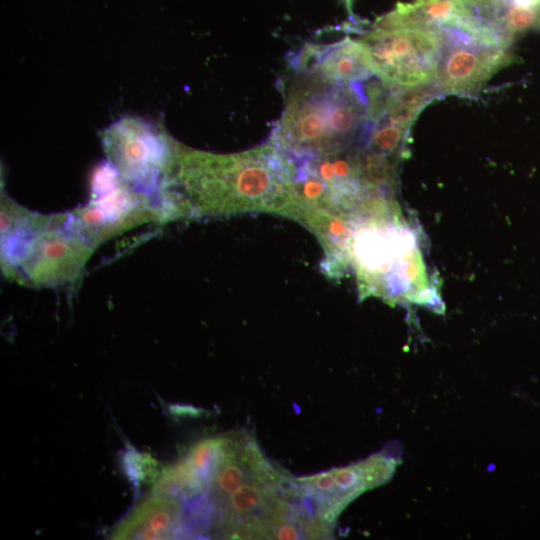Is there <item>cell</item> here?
Segmentation results:
<instances>
[{
	"mask_svg": "<svg viewBox=\"0 0 540 540\" xmlns=\"http://www.w3.org/2000/svg\"><path fill=\"white\" fill-rule=\"evenodd\" d=\"M441 46L436 82L443 94L471 97L511 61L509 49L456 26L436 30Z\"/></svg>",
	"mask_w": 540,
	"mask_h": 540,
	"instance_id": "obj_4",
	"label": "cell"
},
{
	"mask_svg": "<svg viewBox=\"0 0 540 540\" xmlns=\"http://www.w3.org/2000/svg\"><path fill=\"white\" fill-rule=\"evenodd\" d=\"M176 164L183 189L174 208L177 215H285L297 174L294 157L271 142L229 155L186 151Z\"/></svg>",
	"mask_w": 540,
	"mask_h": 540,
	"instance_id": "obj_1",
	"label": "cell"
},
{
	"mask_svg": "<svg viewBox=\"0 0 540 540\" xmlns=\"http://www.w3.org/2000/svg\"><path fill=\"white\" fill-rule=\"evenodd\" d=\"M443 96L444 94L436 81L411 87L390 85L384 114L381 118L409 130L422 109L433 100Z\"/></svg>",
	"mask_w": 540,
	"mask_h": 540,
	"instance_id": "obj_9",
	"label": "cell"
},
{
	"mask_svg": "<svg viewBox=\"0 0 540 540\" xmlns=\"http://www.w3.org/2000/svg\"><path fill=\"white\" fill-rule=\"evenodd\" d=\"M206 485L191 471L183 459L163 468L154 481L156 497L188 501L207 493Z\"/></svg>",
	"mask_w": 540,
	"mask_h": 540,
	"instance_id": "obj_10",
	"label": "cell"
},
{
	"mask_svg": "<svg viewBox=\"0 0 540 540\" xmlns=\"http://www.w3.org/2000/svg\"><path fill=\"white\" fill-rule=\"evenodd\" d=\"M359 42L382 81L399 87L436 81L441 46L436 30L373 24Z\"/></svg>",
	"mask_w": 540,
	"mask_h": 540,
	"instance_id": "obj_3",
	"label": "cell"
},
{
	"mask_svg": "<svg viewBox=\"0 0 540 540\" xmlns=\"http://www.w3.org/2000/svg\"><path fill=\"white\" fill-rule=\"evenodd\" d=\"M290 61L299 74L337 83H360L375 75L365 48L349 37L332 44H306Z\"/></svg>",
	"mask_w": 540,
	"mask_h": 540,
	"instance_id": "obj_5",
	"label": "cell"
},
{
	"mask_svg": "<svg viewBox=\"0 0 540 540\" xmlns=\"http://www.w3.org/2000/svg\"><path fill=\"white\" fill-rule=\"evenodd\" d=\"M171 412L177 416H198L199 410L194 407L181 406V405H172L170 408Z\"/></svg>",
	"mask_w": 540,
	"mask_h": 540,
	"instance_id": "obj_14",
	"label": "cell"
},
{
	"mask_svg": "<svg viewBox=\"0 0 540 540\" xmlns=\"http://www.w3.org/2000/svg\"><path fill=\"white\" fill-rule=\"evenodd\" d=\"M224 446L225 436L206 438L193 444L182 458L208 490L221 463Z\"/></svg>",
	"mask_w": 540,
	"mask_h": 540,
	"instance_id": "obj_12",
	"label": "cell"
},
{
	"mask_svg": "<svg viewBox=\"0 0 540 540\" xmlns=\"http://www.w3.org/2000/svg\"><path fill=\"white\" fill-rule=\"evenodd\" d=\"M119 133L118 143L113 148L116 162L130 180L145 181L154 177L165 162V147L154 135L137 130Z\"/></svg>",
	"mask_w": 540,
	"mask_h": 540,
	"instance_id": "obj_7",
	"label": "cell"
},
{
	"mask_svg": "<svg viewBox=\"0 0 540 540\" xmlns=\"http://www.w3.org/2000/svg\"><path fill=\"white\" fill-rule=\"evenodd\" d=\"M464 16L462 0H413L398 3L374 25L437 30Z\"/></svg>",
	"mask_w": 540,
	"mask_h": 540,
	"instance_id": "obj_8",
	"label": "cell"
},
{
	"mask_svg": "<svg viewBox=\"0 0 540 540\" xmlns=\"http://www.w3.org/2000/svg\"><path fill=\"white\" fill-rule=\"evenodd\" d=\"M122 467L134 490H138L141 483L148 478L155 481L161 471L151 456L142 454L135 448H127L124 451Z\"/></svg>",
	"mask_w": 540,
	"mask_h": 540,
	"instance_id": "obj_13",
	"label": "cell"
},
{
	"mask_svg": "<svg viewBox=\"0 0 540 540\" xmlns=\"http://www.w3.org/2000/svg\"><path fill=\"white\" fill-rule=\"evenodd\" d=\"M367 95L361 83H337L299 74L270 142L295 158L346 151L359 139Z\"/></svg>",
	"mask_w": 540,
	"mask_h": 540,
	"instance_id": "obj_2",
	"label": "cell"
},
{
	"mask_svg": "<svg viewBox=\"0 0 540 540\" xmlns=\"http://www.w3.org/2000/svg\"><path fill=\"white\" fill-rule=\"evenodd\" d=\"M184 510L178 500L154 497L142 502L111 534V539L184 538Z\"/></svg>",
	"mask_w": 540,
	"mask_h": 540,
	"instance_id": "obj_6",
	"label": "cell"
},
{
	"mask_svg": "<svg viewBox=\"0 0 540 540\" xmlns=\"http://www.w3.org/2000/svg\"><path fill=\"white\" fill-rule=\"evenodd\" d=\"M357 171L368 190L391 194L396 177V158L357 148L354 151Z\"/></svg>",
	"mask_w": 540,
	"mask_h": 540,
	"instance_id": "obj_11",
	"label": "cell"
}]
</instances>
